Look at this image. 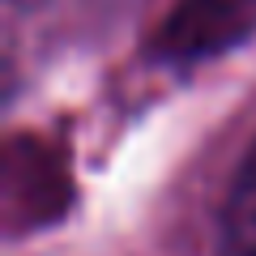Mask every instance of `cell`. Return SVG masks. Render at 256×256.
Masks as SVG:
<instances>
[{"mask_svg":"<svg viewBox=\"0 0 256 256\" xmlns=\"http://www.w3.org/2000/svg\"><path fill=\"white\" fill-rule=\"evenodd\" d=\"M218 256H256V141L248 150L244 166L235 171V184L222 205Z\"/></svg>","mask_w":256,"mask_h":256,"instance_id":"1","label":"cell"}]
</instances>
